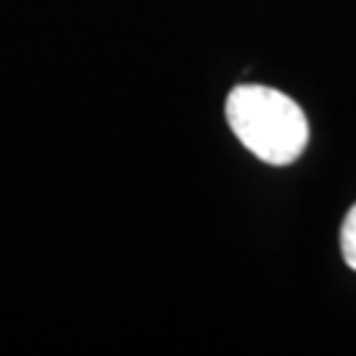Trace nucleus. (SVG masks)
Instances as JSON below:
<instances>
[{
	"mask_svg": "<svg viewBox=\"0 0 356 356\" xmlns=\"http://www.w3.org/2000/svg\"><path fill=\"white\" fill-rule=\"evenodd\" d=\"M229 129L254 153L272 166L293 164L309 143L304 108L280 90L264 85H238L225 103Z\"/></svg>",
	"mask_w": 356,
	"mask_h": 356,
	"instance_id": "f257e3e1",
	"label": "nucleus"
},
{
	"mask_svg": "<svg viewBox=\"0 0 356 356\" xmlns=\"http://www.w3.org/2000/svg\"><path fill=\"white\" fill-rule=\"evenodd\" d=\"M341 254H343L346 264L356 269V204L346 214L343 227H341Z\"/></svg>",
	"mask_w": 356,
	"mask_h": 356,
	"instance_id": "f03ea898",
	"label": "nucleus"
}]
</instances>
